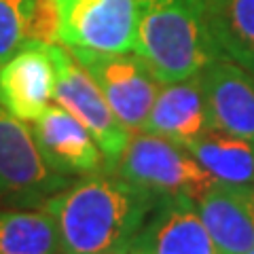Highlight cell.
I'll use <instances>...</instances> for the list:
<instances>
[{
    "label": "cell",
    "mask_w": 254,
    "mask_h": 254,
    "mask_svg": "<svg viewBox=\"0 0 254 254\" xmlns=\"http://www.w3.org/2000/svg\"><path fill=\"white\" fill-rule=\"evenodd\" d=\"M246 254H254V246H252V248H250L248 252H246Z\"/></svg>",
    "instance_id": "cell-18"
},
{
    "label": "cell",
    "mask_w": 254,
    "mask_h": 254,
    "mask_svg": "<svg viewBox=\"0 0 254 254\" xmlns=\"http://www.w3.org/2000/svg\"><path fill=\"white\" fill-rule=\"evenodd\" d=\"M0 254H64L47 208H0Z\"/></svg>",
    "instance_id": "cell-15"
},
{
    "label": "cell",
    "mask_w": 254,
    "mask_h": 254,
    "mask_svg": "<svg viewBox=\"0 0 254 254\" xmlns=\"http://www.w3.org/2000/svg\"><path fill=\"white\" fill-rule=\"evenodd\" d=\"M185 148L216 180L254 182V142L208 131Z\"/></svg>",
    "instance_id": "cell-16"
},
{
    "label": "cell",
    "mask_w": 254,
    "mask_h": 254,
    "mask_svg": "<svg viewBox=\"0 0 254 254\" xmlns=\"http://www.w3.org/2000/svg\"><path fill=\"white\" fill-rule=\"evenodd\" d=\"M55 98L53 43L28 41L0 64V106L19 121L34 123Z\"/></svg>",
    "instance_id": "cell-8"
},
{
    "label": "cell",
    "mask_w": 254,
    "mask_h": 254,
    "mask_svg": "<svg viewBox=\"0 0 254 254\" xmlns=\"http://www.w3.org/2000/svg\"><path fill=\"white\" fill-rule=\"evenodd\" d=\"M55 58V98L53 102L68 110L76 121H81L93 136L95 144L104 155L106 168H110L123 155L131 131L119 121V117L108 106L106 98L87 74V70L66 45L53 43Z\"/></svg>",
    "instance_id": "cell-6"
},
{
    "label": "cell",
    "mask_w": 254,
    "mask_h": 254,
    "mask_svg": "<svg viewBox=\"0 0 254 254\" xmlns=\"http://www.w3.org/2000/svg\"><path fill=\"white\" fill-rule=\"evenodd\" d=\"M76 62L87 70L108 106L129 131H142L161 81L136 51L108 53L68 47Z\"/></svg>",
    "instance_id": "cell-5"
},
{
    "label": "cell",
    "mask_w": 254,
    "mask_h": 254,
    "mask_svg": "<svg viewBox=\"0 0 254 254\" xmlns=\"http://www.w3.org/2000/svg\"><path fill=\"white\" fill-rule=\"evenodd\" d=\"M129 254H222L189 197L157 203Z\"/></svg>",
    "instance_id": "cell-10"
},
{
    "label": "cell",
    "mask_w": 254,
    "mask_h": 254,
    "mask_svg": "<svg viewBox=\"0 0 254 254\" xmlns=\"http://www.w3.org/2000/svg\"><path fill=\"white\" fill-rule=\"evenodd\" d=\"M205 15L220 58L254 76V0H205Z\"/></svg>",
    "instance_id": "cell-14"
},
{
    "label": "cell",
    "mask_w": 254,
    "mask_h": 254,
    "mask_svg": "<svg viewBox=\"0 0 254 254\" xmlns=\"http://www.w3.org/2000/svg\"><path fill=\"white\" fill-rule=\"evenodd\" d=\"M41 0H0V64L32 41V23Z\"/></svg>",
    "instance_id": "cell-17"
},
{
    "label": "cell",
    "mask_w": 254,
    "mask_h": 254,
    "mask_svg": "<svg viewBox=\"0 0 254 254\" xmlns=\"http://www.w3.org/2000/svg\"><path fill=\"white\" fill-rule=\"evenodd\" d=\"M195 205L222 254H246L254 246V182L216 180Z\"/></svg>",
    "instance_id": "cell-12"
},
{
    "label": "cell",
    "mask_w": 254,
    "mask_h": 254,
    "mask_svg": "<svg viewBox=\"0 0 254 254\" xmlns=\"http://www.w3.org/2000/svg\"><path fill=\"white\" fill-rule=\"evenodd\" d=\"M212 131L254 142V76L227 58L201 70Z\"/></svg>",
    "instance_id": "cell-11"
},
{
    "label": "cell",
    "mask_w": 254,
    "mask_h": 254,
    "mask_svg": "<svg viewBox=\"0 0 254 254\" xmlns=\"http://www.w3.org/2000/svg\"><path fill=\"white\" fill-rule=\"evenodd\" d=\"M58 43L125 53L136 47L138 0H53Z\"/></svg>",
    "instance_id": "cell-7"
},
{
    "label": "cell",
    "mask_w": 254,
    "mask_h": 254,
    "mask_svg": "<svg viewBox=\"0 0 254 254\" xmlns=\"http://www.w3.org/2000/svg\"><path fill=\"white\" fill-rule=\"evenodd\" d=\"M72 180L45 161L32 127L0 106V203L6 208H45Z\"/></svg>",
    "instance_id": "cell-4"
},
{
    "label": "cell",
    "mask_w": 254,
    "mask_h": 254,
    "mask_svg": "<svg viewBox=\"0 0 254 254\" xmlns=\"http://www.w3.org/2000/svg\"><path fill=\"white\" fill-rule=\"evenodd\" d=\"M32 133L45 161L58 174L78 178L106 168L89 129L55 102L32 123Z\"/></svg>",
    "instance_id": "cell-9"
},
{
    "label": "cell",
    "mask_w": 254,
    "mask_h": 254,
    "mask_svg": "<svg viewBox=\"0 0 254 254\" xmlns=\"http://www.w3.org/2000/svg\"><path fill=\"white\" fill-rule=\"evenodd\" d=\"M106 170L159 199L189 197L195 201L216 182L185 146L148 131H131L123 155Z\"/></svg>",
    "instance_id": "cell-3"
},
{
    "label": "cell",
    "mask_w": 254,
    "mask_h": 254,
    "mask_svg": "<svg viewBox=\"0 0 254 254\" xmlns=\"http://www.w3.org/2000/svg\"><path fill=\"white\" fill-rule=\"evenodd\" d=\"M142 131L168 138L180 146H189L212 131L201 72L163 83Z\"/></svg>",
    "instance_id": "cell-13"
},
{
    "label": "cell",
    "mask_w": 254,
    "mask_h": 254,
    "mask_svg": "<svg viewBox=\"0 0 254 254\" xmlns=\"http://www.w3.org/2000/svg\"><path fill=\"white\" fill-rule=\"evenodd\" d=\"M133 51L161 85L199 74L220 58L208 28L205 0H138Z\"/></svg>",
    "instance_id": "cell-2"
},
{
    "label": "cell",
    "mask_w": 254,
    "mask_h": 254,
    "mask_svg": "<svg viewBox=\"0 0 254 254\" xmlns=\"http://www.w3.org/2000/svg\"><path fill=\"white\" fill-rule=\"evenodd\" d=\"M159 201L104 168L74 178L45 208L58 222L64 254H129Z\"/></svg>",
    "instance_id": "cell-1"
}]
</instances>
